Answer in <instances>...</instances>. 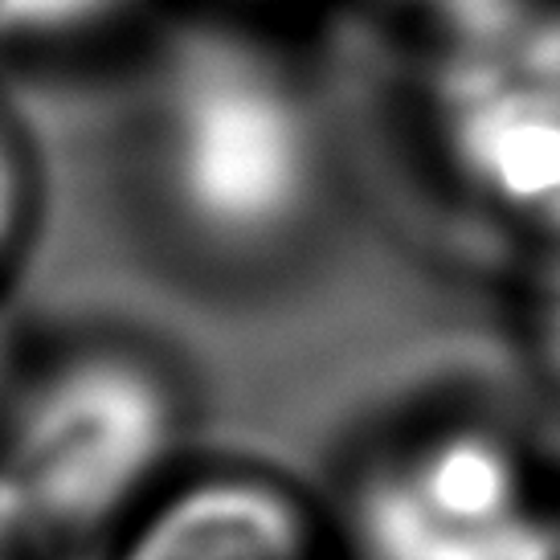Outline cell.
<instances>
[{
  "label": "cell",
  "instance_id": "cell-1",
  "mask_svg": "<svg viewBox=\"0 0 560 560\" xmlns=\"http://www.w3.org/2000/svg\"><path fill=\"white\" fill-rule=\"evenodd\" d=\"M180 393L131 343H70L33 360L4 409V528L49 545L127 528L168 487Z\"/></svg>",
  "mask_w": 560,
  "mask_h": 560
},
{
  "label": "cell",
  "instance_id": "cell-2",
  "mask_svg": "<svg viewBox=\"0 0 560 560\" xmlns=\"http://www.w3.org/2000/svg\"><path fill=\"white\" fill-rule=\"evenodd\" d=\"M156 164L172 213L234 254L282 242L319 180L315 127L295 86L221 33L172 49L156 86Z\"/></svg>",
  "mask_w": 560,
  "mask_h": 560
},
{
  "label": "cell",
  "instance_id": "cell-3",
  "mask_svg": "<svg viewBox=\"0 0 560 560\" xmlns=\"http://www.w3.org/2000/svg\"><path fill=\"white\" fill-rule=\"evenodd\" d=\"M430 110L475 197L560 237L557 0H503L442 25Z\"/></svg>",
  "mask_w": 560,
  "mask_h": 560
},
{
  "label": "cell",
  "instance_id": "cell-4",
  "mask_svg": "<svg viewBox=\"0 0 560 560\" xmlns=\"http://www.w3.org/2000/svg\"><path fill=\"white\" fill-rule=\"evenodd\" d=\"M357 560H560V528L512 438L475 421L397 438L348 495Z\"/></svg>",
  "mask_w": 560,
  "mask_h": 560
},
{
  "label": "cell",
  "instance_id": "cell-5",
  "mask_svg": "<svg viewBox=\"0 0 560 560\" xmlns=\"http://www.w3.org/2000/svg\"><path fill=\"white\" fill-rule=\"evenodd\" d=\"M110 560H336V545L312 503L275 475L201 470L131 515Z\"/></svg>",
  "mask_w": 560,
  "mask_h": 560
},
{
  "label": "cell",
  "instance_id": "cell-6",
  "mask_svg": "<svg viewBox=\"0 0 560 560\" xmlns=\"http://www.w3.org/2000/svg\"><path fill=\"white\" fill-rule=\"evenodd\" d=\"M127 4L131 0H0V13H4L9 37L58 42V37H79L107 25Z\"/></svg>",
  "mask_w": 560,
  "mask_h": 560
},
{
  "label": "cell",
  "instance_id": "cell-7",
  "mask_svg": "<svg viewBox=\"0 0 560 560\" xmlns=\"http://www.w3.org/2000/svg\"><path fill=\"white\" fill-rule=\"evenodd\" d=\"M536 336H540L548 364L560 373V249L557 258H552V266L545 270L540 295H536Z\"/></svg>",
  "mask_w": 560,
  "mask_h": 560
},
{
  "label": "cell",
  "instance_id": "cell-8",
  "mask_svg": "<svg viewBox=\"0 0 560 560\" xmlns=\"http://www.w3.org/2000/svg\"><path fill=\"white\" fill-rule=\"evenodd\" d=\"M397 4L418 9V13H425L438 30H442V25H454V21H463V16H470V13H482V9H491V4H503V0H397Z\"/></svg>",
  "mask_w": 560,
  "mask_h": 560
},
{
  "label": "cell",
  "instance_id": "cell-9",
  "mask_svg": "<svg viewBox=\"0 0 560 560\" xmlns=\"http://www.w3.org/2000/svg\"><path fill=\"white\" fill-rule=\"evenodd\" d=\"M9 560H30V557H21V545H13V540H9Z\"/></svg>",
  "mask_w": 560,
  "mask_h": 560
}]
</instances>
